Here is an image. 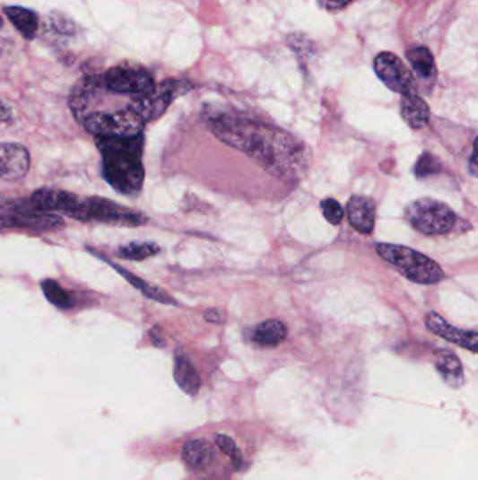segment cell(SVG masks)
Segmentation results:
<instances>
[{"mask_svg": "<svg viewBox=\"0 0 478 480\" xmlns=\"http://www.w3.org/2000/svg\"><path fill=\"white\" fill-rule=\"evenodd\" d=\"M103 158L104 179L118 193L135 196L144 180L142 163L143 135L132 138H96Z\"/></svg>", "mask_w": 478, "mask_h": 480, "instance_id": "1", "label": "cell"}, {"mask_svg": "<svg viewBox=\"0 0 478 480\" xmlns=\"http://www.w3.org/2000/svg\"><path fill=\"white\" fill-rule=\"evenodd\" d=\"M213 131L222 141L228 142L229 145L243 149L248 155L260 161L275 163L276 151L283 152L288 155V151L298 152L299 145H292L293 138L280 133L276 129L266 128L263 126H256L250 121L244 119H233L230 117H222L213 121Z\"/></svg>", "mask_w": 478, "mask_h": 480, "instance_id": "2", "label": "cell"}, {"mask_svg": "<svg viewBox=\"0 0 478 480\" xmlns=\"http://www.w3.org/2000/svg\"><path fill=\"white\" fill-rule=\"evenodd\" d=\"M376 252L383 260L387 261L388 265L393 266L413 283L432 285V284L440 283L445 277L437 261L417 252L414 249L379 243L376 246Z\"/></svg>", "mask_w": 478, "mask_h": 480, "instance_id": "3", "label": "cell"}, {"mask_svg": "<svg viewBox=\"0 0 478 480\" xmlns=\"http://www.w3.org/2000/svg\"><path fill=\"white\" fill-rule=\"evenodd\" d=\"M81 123L94 138H132L141 135L146 124L131 103L119 109L91 111Z\"/></svg>", "mask_w": 478, "mask_h": 480, "instance_id": "4", "label": "cell"}, {"mask_svg": "<svg viewBox=\"0 0 478 480\" xmlns=\"http://www.w3.org/2000/svg\"><path fill=\"white\" fill-rule=\"evenodd\" d=\"M405 218L415 231L428 236L445 235L457 220L450 206L428 197L413 201L405 208Z\"/></svg>", "mask_w": 478, "mask_h": 480, "instance_id": "5", "label": "cell"}, {"mask_svg": "<svg viewBox=\"0 0 478 480\" xmlns=\"http://www.w3.org/2000/svg\"><path fill=\"white\" fill-rule=\"evenodd\" d=\"M9 206L17 210L34 211V213L54 214L56 211L66 214L74 220L81 221L83 200L69 191L41 188L34 191L27 200L13 201Z\"/></svg>", "mask_w": 478, "mask_h": 480, "instance_id": "6", "label": "cell"}, {"mask_svg": "<svg viewBox=\"0 0 478 480\" xmlns=\"http://www.w3.org/2000/svg\"><path fill=\"white\" fill-rule=\"evenodd\" d=\"M193 91V84L186 81H166L143 96L132 97V109L143 118L144 123L159 118L177 97Z\"/></svg>", "mask_w": 478, "mask_h": 480, "instance_id": "7", "label": "cell"}, {"mask_svg": "<svg viewBox=\"0 0 478 480\" xmlns=\"http://www.w3.org/2000/svg\"><path fill=\"white\" fill-rule=\"evenodd\" d=\"M101 78H103L104 89L109 93L138 97L154 89L152 74L141 66L119 65V66L109 69Z\"/></svg>", "mask_w": 478, "mask_h": 480, "instance_id": "8", "label": "cell"}, {"mask_svg": "<svg viewBox=\"0 0 478 480\" xmlns=\"http://www.w3.org/2000/svg\"><path fill=\"white\" fill-rule=\"evenodd\" d=\"M83 221H99L117 226H141L148 223V218L114 201L91 197L83 200Z\"/></svg>", "mask_w": 478, "mask_h": 480, "instance_id": "9", "label": "cell"}, {"mask_svg": "<svg viewBox=\"0 0 478 480\" xmlns=\"http://www.w3.org/2000/svg\"><path fill=\"white\" fill-rule=\"evenodd\" d=\"M378 78L398 94H408L415 92L414 74L405 66L404 62L392 52H382L373 61Z\"/></svg>", "mask_w": 478, "mask_h": 480, "instance_id": "10", "label": "cell"}, {"mask_svg": "<svg viewBox=\"0 0 478 480\" xmlns=\"http://www.w3.org/2000/svg\"><path fill=\"white\" fill-rule=\"evenodd\" d=\"M6 213L0 215V229L22 228L31 229L36 232H47L64 228L65 221L56 214L34 213V211L17 210L4 205Z\"/></svg>", "mask_w": 478, "mask_h": 480, "instance_id": "11", "label": "cell"}, {"mask_svg": "<svg viewBox=\"0 0 478 480\" xmlns=\"http://www.w3.org/2000/svg\"><path fill=\"white\" fill-rule=\"evenodd\" d=\"M30 153L26 146L14 142L0 144V178L17 181L29 173Z\"/></svg>", "mask_w": 478, "mask_h": 480, "instance_id": "12", "label": "cell"}, {"mask_svg": "<svg viewBox=\"0 0 478 480\" xmlns=\"http://www.w3.org/2000/svg\"><path fill=\"white\" fill-rule=\"evenodd\" d=\"M425 325L433 335L439 336L442 339L465 348L469 352H478L477 330L457 329L443 319L442 316L437 312L428 313L427 318H425Z\"/></svg>", "mask_w": 478, "mask_h": 480, "instance_id": "13", "label": "cell"}, {"mask_svg": "<svg viewBox=\"0 0 478 480\" xmlns=\"http://www.w3.org/2000/svg\"><path fill=\"white\" fill-rule=\"evenodd\" d=\"M347 215L351 226L362 235H369L375 228L376 208L370 198L352 196L347 204Z\"/></svg>", "mask_w": 478, "mask_h": 480, "instance_id": "14", "label": "cell"}, {"mask_svg": "<svg viewBox=\"0 0 478 480\" xmlns=\"http://www.w3.org/2000/svg\"><path fill=\"white\" fill-rule=\"evenodd\" d=\"M402 116L413 129L424 128L430 121V110L427 101L418 96L417 92L403 94Z\"/></svg>", "mask_w": 478, "mask_h": 480, "instance_id": "15", "label": "cell"}, {"mask_svg": "<svg viewBox=\"0 0 478 480\" xmlns=\"http://www.w3.org/2000/svg\"><path fill=\"white\" fill-rule=\"evenodd\" d=\"M174 380L183 392L190 397H196L201 388V378L193 362L186 355L178 354L174 358Z\"/></svg>", "mask_w": 478, "mask_h": 480, "instance_id": "16", "label": "cell"}, {"mask_svg": "<svg viewBox=\"0 0 478 480\" xmlns=\"http://www.w3.org/2000/svg\"><path fill=\"white\" fill-rule=\"evenodd\" d=\"M183 459L191 469L204 471L215 459V451L205 439L191 440L184 445Z\"/></svg>", "mask_w": 478, "mask_h": 480, "instance_id": "17", "label": "cell"}, {"mask_svg": "<svg viewBox=\"0 0 478 480\" xmlns=\"http://www.w3.org/2000/svg\"><path fill=\"white\" fill-rule=\"evenodd\" d=\"M435 367L449 387L460 388L465 384V372L457 355L448 350H439L435 354Z\"/></svg>", "mask_w": 478, "mask_h": 480, "instance_id": "18", "label": "cell"}, {"mask_svg": "<svg viewBox=\"0 0 478 480\" xmlns=\"http://www.w3.org/2000/svg\"><path fill=\"white\" fill-rule=\"evenodd\" d=\"M101 260L107 261L114 270L118 271L119 275L122 277L126 278L132 287L136 288V290L141 291L143 293L144 297L149 298V300L156 301V302L164 303V305H174L176 307L177 301L171 297L170 293L166 292V291L161 290V288L154 287L152 284H149L148 281L142 280L141 277H136L135 275H132L131 271L126 270V268L119 267V266L114 265L111 261L107 260L106 257H100Z\"/></svg>", "mask_w": 478, "mask_h": 480, "instance_id": "19", "label": "cell"}, {"mask_svg": "<svg viewBox=\"0 0 478 480\" xmlns=\"http://www.w3.org/2000/svg\"><path fill=\"white\" fill-rule=\"evenodd\" d=\"M407 59L418 79L430 84L435 83L438 74L437 64L430 49L425 47H415L407 52Z\"/></svg>", "mask_w": 478, "mask_h": 480, "instance_id": "20", "label": "cell"}, {"mask_svg": "<svg viewBox=\"0 0 478 480\" xmlns=\"http://www.w3.org/2000/svg\"><path fill=\"white\" fill-rule=\"evenodd\" d=\"M4 13L24 39H32L36 37L39 31V16L32 10L26 9V7L9 6L4 9Z\"/></svg>", "mask_w": 478, "mask_h": 480, "instance_id": "21", "label": "cell"}, {"mask_svg": "<svg viewBox=\"0 0 478 480\" xmlns=\"http://www.w3.org/2000/svg\"><path fill=\"white\" fill-rule=\"evenodd\" d=\"M288 330L281 320L270 319L260 325L254 330L253 340L263 347H275L286 339Z\"/></svg>", "mask_w": 478, "mask_h": 480, "instance_id": "22", "label": "cell"}, {"mask_svg": "<svg viewBox=\"0 0 478 480\" xmlns=\"http://www.w3.org/2000/svg\"><path fill=\"white\" fill-rule=\"evenodd\" d=\"M41 290L47 300L54 307L59 308V310H71L74 307V300H72L71 293L65 290L58 281L47 278L41 283Z\"/></svg>", "mask_w": 478, "mask_h": 480, "instance_id": "23", "label": "cell"}, {"mask_svg": "<svg viewBox=\"0 0 478 480\" xmlns=\"http://www.w3.org/2000/svg\"><path fill=\"white\" fill-rule=\"evenodd\" d=\"M159 252L161 248L153 242H132L118 249L119 257L134 261L146 260L152 256L158 255Z\"/></svg>", "mask_w": 478, "mask_h": 480, "instance_id": "24", "label": "cell"}, {"mask_svg": "<svg viewBox=\"0 0 478 480\" xmlns=\"http://www.w3.org/2000/svg\"><path fill=\"white\" fill-rule=\"evenodd\" d=\"M216 445L223 454L228 455L231 464L236 469H240L243 467V454H241L240 449L236 444L235 440H231L229 435L219 434L216 437Z\"/></svg>", "mask_w": 478, "mask_h": 480, "instance_id": "25", "label": "cell"}, {"mask_svg": "<svg viewBox=\"0 0 478 480\" xmlns=\"http://www.w3.org/2000/svg\"><path fill=\"white\" fill-rule=\"evenodd\" d=\"M440 170H442V166H440L439 161L430 152H424L415 163L414 171L418 179L428 178L432 174L439 173Z\"/></svg>", "mask_w": 478, "mask_h": 480, "instance_id": "26", "label": "cell"}, {"mask_svg": "<svg viewBox=\"0 0 478 480\" xmlns=\"http://www.w3.org/2000/svg\"><path fill=\"white\" fill-rule=\"evenodd\" d=\"M321 213L331 225H340L343 220V208L335 198H326L320 203Z\"/></svg>", "mask_w": 478, "mask_h": 480, "instance_id": "27", "label": "cell"}, {"mask_svg": "<svg viewBox=\"0 0 478 480\" xmlns=\"http://www.w3.org/2000/svg\"><path fill=\"white\" fill-rule=\"evenodd\" d=\"M49 27H51L52 31L55 34H59V36H72L74 34V24L71 19L65 16V14L58 13V12H54L51 13L48 19Z\"/></svg>", "mask_w": 478, "mask_h": 480, "instance_id": "28", "label": "cell"}, {"mask_svg": "<svg viewBox=\"0 0 478 480\" xmlns=\"http://www.w3.org/2000/svg\"><path fill=\"white\" fill-rule=\"evenodd\" d=\"M352 2L353 0H320L321 6L325 7V9L331 10V12L345 9Z\"/></svg>", "mask_w": 478, "mask_h": 480, "instance_id": "29", "label": "cell"}, {"mask_svg": "<svg viewBox=\"0 0 478 480\" xmlns=\"http://www.w3.org/2000/svg\"><path fill=\"white\" fill-rule=\"evenodd\" d=\"M13 118V113L10 110L9 107L0 101V123H9Z\"/></svg>", "mask_w": 478, "mask_h": 480, "instance_id": "30", "label": "cell"}, {"mask_svg": "<svg viewBox=\"0 0 478 480\" xmlns=\"http://www.w3.org/2000/svg\"><path fill=\"white\" fill-rule=\"evenodd\" d=\"M205 319L211 323H221L223 322V315H222L221 310H209L205 312Z\"/></svg>", "mask_w": 478, "mask_h": 480, "instance_id": "31", "label": "cell"}, {"mask_svg": "<svg viewBox=\"0 0 478 480\" xmlns=\"http://www.w3.org/2000/svg\"><path fill=\"white\" fill-rule=\"evenodd\" d=\"M475 142L477 141H475L474 138V141H473L472 158H470L469 161V170L473 178L477 176V158H475V155H477V149H475Z\"/></svg>", "mask_w": 478, "mask_h": 480, "instance_id": "32", "label": "cell"}, {"mask_svg": "<svg viewBox=\"0 0 478 480\" xmlns=\"http://www.w3.org/2000/svg\"><path fill=\"white\" fill-rule=\"evenodd\" d=\"M151 337L152 340H153L154 345L163 347L164 340L163 337H161V330H158V327H153V329L151 330Z\"/></svg>", "mask_w": 478, "mask_h": 480, "instance_id": "33", "label": "cell"}, {"mask_svg": "<svg viewBox=\"0 0 478 480\" xmlns=\"http://www.w3.org/2000/svg\"><path fill=\"white\" fill-rule=\"evenodd\" d=\"M2 27H4V22H2V17H0V29H2Z\"/></svg>", "mask_w": 478, "mask_h": 480, "instance_id": "34", "label": "cell"}]
</instances>
